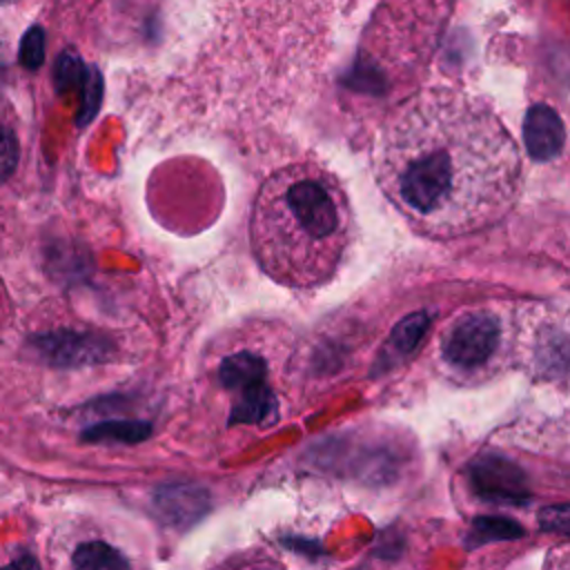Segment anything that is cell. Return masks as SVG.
<instances>
[{
    "instance_id": "3957f363",
    "label": "cell",
    "mask_w": 570,
    "mask_h": 570,
    "mask_svg": "<svg viewBox=\"0 0 570 570\" xmlns=\"http://www.w3.org/2000/svg\"><path fill=\"white\" fill-rule=\"evenodd\" d=\"M501 323L488 309H472L454 318L441 336V356L456 374H481L499 354Z\"/></svg>"
},
{
    "instance_id": "6da1fadb",
    "label": "cell",
    "mask_w": 570,
    "mask_h": 570,
    "mask_svg": "<svg viewBox=\"0 0 570 570\" xmlns=\"http://www.w3.org/2000/svg\"><path fill=\"white\" fill-rule=\"evenodd\" d=\"M376 178L421 234L450 238L510 212L521 189V156L481 100L432 89L401 109L381 136Z\"/></svg>"
},
{
    "instance_id": "5b68a950",
    "label": "cell",
    "mask_w": 570,
    "mask_h": 570,
    "mask_svg": "<svg viewBox=\"0 0 570 570\" xmlns=\"http://www.w3.org/2000/svg\"><path fill=\"white\" fill-rule=\"evenodd\" d=\"M530 367L539 376L570 372V330L559 323H537L530 338Z\"/></svg>"
},
{
    "instance_id": "7a4b0ae2",
    "label": "cell",
    "mask_w": 570,
    "mask_h": 570,
    "mask_svg": "<svg viewBox=\"0 0 570 570\" xmlns=\"http://www.w3.org/2000/svg\"><path fill=\"white\" fill-rule=\"evenodd\" d=\"M252 247L261 267L289 287H316L338 267L350 240V207L338 180L314 163L274 171L256 194Z\"/></svg>"
},
{
    "instance_id": "ba28073f",
    "label": "cell",
    "mask_w": 570,
    "mask_h": 570,
    "mask_svg": "<svg viewBox=\"0 0 570 570\" xmlns=\"http://www.w3.org/2000/svg\"><path fill=\"white\" fill-rule=\"evenodd\" d=\"M18 160H20L18 134L13 125H9V120L0 116V185L13 176Z\"/></svg>"
},
{
    "instance_id": "7c38bea8",
    "label": "cell",
    "mask_w": 570,
    "mask_h": 570,
    "mask_svg": "<svg viewBox=\"0 0 570 570\" xmlns=\"http://www.w3.org/2000/svg\"><path fill=\"white\" fill-rule=\"evenodd\" d=\"M474 534H479L481 541L488 539H514L523 534V528L517 525L510 519H499V517H481L474 521Z\"/></svg>"
},
{
    "instance_id": "4fadbf2b",
    "label": "cell",
    "mask_w": 570,
    "mask_h": 570,
    "mask_svg": "<svg viewBox=\"0 0 570 570\" xmlns=\"http://www.w3.org/2000/svg\"><path fill=\"white\" fill-rule=\"evenodd\" d=\"M45 60V33L40 27H31L20 45V62L29 69H38Z\"/></svg>"
},
{
    "instance_id": "8fae6325",
    "label": "cell",
    "mask_w": 570,
    "mask_h": 570,
    "mask_svg": "<svg viewBox=\"0 0 570 570\" xmlns=\"http://www.w3.org/2000/svg\"><path fill=\"white\" fill-rule=\"evenodd\" d=\"M428 327V316L425 314H412L405 321H401L394 330V338L392 343L401 350V352H412L416 347V343L421 341L423 332Z\"/></svg>"
},
{
    "instance_id": "9c48e42d",
    "label": "cell",
    "mask_w": 570,
    "mask_h": 570,
    "mask_svg": "<svg viewBox=\"0 0 570 570\" xmlns=\"http://www.w3.org/2000/svg\"><path fill=\"white\" fill-rule=\"evenodd\" d=\"M73 563L80 568H114V566H127V561L122 557H118V552H114L111 548H107L105 543H85L76 550L73 554Z\"/></svg>"
},
{
    "instance_id": "30bf717a",
    "label": "cell",
    "mask_w": 570,
    "mask_h": 570,
    "mask_svg": "<svg viewBox=\"0 0 570 570\" xmlns=\"http://www.w3.org/2000/svg\"><path fill=\"white\" fill-rule=\"evenodd\" d=\"M149 434L147 423H134V421H118V423H102L91 428L85 439H118V441H140Z\"/></svg>"
},
{
    "instance_id": "8992f818",
    "label": "cell",
    "mask_w": 570,
    "mask_h": 570,
    "mask_svg": "<svg viewBox=\"0 0 570 570\" xmlns=\"http://www.w3.org/2000/svg\"><path fill=\"white\" fill-rule=\"evenodd\" d=\"M523 140L534 160L554 158L566 140V129L557 111L548 105H532L523 122Z\"/></svg>"
},
{
    "instance_id": "52a82bcc",
    "label": "cell",
    "mask_w": 570,
    "mask_h": 570,
    "mask_svg": "<svg viewBox=\"0 0 570 570\" xmlns=\"http://www.w3.org/2000/svg\"><path fill=\"white\" fill-rule=\"evenodd\" d=\"M474 483L479 488L481 494L488 497H508V499H517L521 497L519 485H521V476L519 472L505 463V461H479L474 468Z\"/></svg>"
},
{
    "instance_id": "277c9868",
    "label": "cell",
    "mask_w": 570,
    "mask_h": 570,
    "mask_svg": "<svg viewBox=\"0 0 570 570\" xmlns=\"http://www.w3.org/2000/svg\"><path fill=\"white\" fill-rule=\"evenodd\" d=\"M220 381L227 390L236 392V403L229 423L263 425L274 419L276 399L267 387V370L261 356L238 352L220 363Z\"/></svg>"
},
{
    "instance_id": "5bb4252c",
    "label": "cell",
    "mask_w": 570,
    "mask_h": 570,
    "mask_svg": "<svg viewBox=\"0 0 570 570\" xmlns=\"http://www.w3.org/2000/svg\"><path fill=\"white\" fill-rule=\"evenodd\" d=\"M539 523L543 530L570 534V503L568 505H550L539 512Z\"/></svg>"
}]
</instances>
